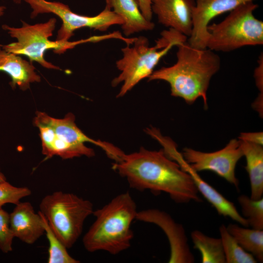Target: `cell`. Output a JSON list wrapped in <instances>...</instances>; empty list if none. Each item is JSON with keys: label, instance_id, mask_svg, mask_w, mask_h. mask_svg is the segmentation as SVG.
I'll use <instances>...</instances> for the list:
<instances>
[{"label": "cell", "instance_id": "6da1fadb", "mask_svg": "<svg viewBox=\"0 0 263 263\" xmlns=\"http://www.w3.org/2000/svg\"><path fill=\"white\" fill-rule=\"evenodd\" d=\"M112 169L125 178L131 188L167 193L177 203L202 201L199 192L188 173L163 150H139L123 155Z\"/></svg>", "mask_w": 263, "mask_h": 263}, {"label": "cell", "instance_id": "7a4b0ae2", "mask_svg": "<svg viewBox=\"0 0 263 263\" xmlns=\"http://www.w3.org/2000/svg\"><path fill=\"white\" fill-rule=\"evenodd\" d=\"M177 47L176 62L153 71L149 81H166L170 86L171 95L183 98L188 104L201 97L207 109V91L211 78L220 69V57L207 48L199 50L191 47L187 40Z\"/></svg>", "mask_w": 263, "mask_h": 263}, {"label": "cell", "instance_id": "3957f363", "mask_svg": "<svg viewBox=\"0 0 263 263\" xmlns=\"http://www.w3.org/2000/svg\"><path fill=\"white\" fill-rule=\"evenodd\" d=\"M137 212L136 203L128 191L94 211L95 220L82 240L86 250L116 255L128 249L133 237L131 225Z\"/></svg>", "mask_w": 263, "mask_h": 263}, {"label": "cell", "instance_id": "277c9868", "mask_svg": "<svg viewBox=\"0 0 263 263\" xmlns=\"http://www.w3.org/2000/svg\"><path fill=\"white\" fill-rule=\"evenodd\" d=\"M75 119L71 113L63 118L57 119L43 112L36 113L34 124L39 129L42 153L46 159L55 155L63 159L94 156L93 149L85 145L86 142H90L101 148L115 162L121 160L124 154L122 150L110 143L90 138L77 127Z\"/></svg>", "mask_w": 263, "mask_h": 263}, {"label": "cell", "instance_id": "5b68a950", "mask_svg": "<svg viewBox=\"0 0 263 263\" xmlns=\"http://www.w3.org/2000/svg\"><path fill=\"white\" fill-rule=\"evenodd\" d=\"M161 37L155 44L149 46L148 38L144 36L135 38L132 44L121 49L123 56L116 62L120 73L112 82L116 86L122 84L117 97H122L140 81L148 78L160 59L175 46L187 40L188 37L171 28L161 33Z\"/></svg>", "mask_w": 263, "mask_h": 263}, {"label": "cell", "instance_id": "8992f818", "mask_svg": "<svg viewBox=\"0 0 263 263\" xmlns=\"http://www.w3.org/2000/svg\"><path fill=\"white\" fill-rule=\"evenodd\" d=\"M56 22V19L51 18L45 22L34 25L22 21V26L18 28L3 25L2 29L17 41L2 45V49L16 55L25 56L30 61L37 62L47 69L60 70L59 67L46 60L44 54L46 51L53 50L54 53L60 54L80 44L114 38L112 33L74 41H52L49 38L53 35Z\"/></svg>", "mask_w": 263, "mask_h": 263}, {"label": "cell", "instance_id": "52a82bcc", "mask_svg": "<svg viewBox=\"0 0 263 263\" xmlns=\"http://www.w3.org/2000/svg\"><path fill=\"white\" fill-rule=\"evenodd\" d=\"M258 7L253 1L244 2L231 11L221 22L208 25L207 48L229 52L245 46L262 45L263 22L253 14Z\"/></svg>", "mask_w": 263, "mask_h": 263}, {"label": "cell", "instance_id": "ba28073f", "mask_svg": "<svg viewBox=\"0 0 263 263\" xmlns=\"http://www.w3.org/2000/svg\"><path fill=\"white\" fill-rule=\"evenodd\" d=\"M39 212L67 248L72 247L81 235L85 221L94 212L89 200L61 191L44 196Z\"/></svg>", "mask_w": 263, "mask_h": 263}, {"label": "cell", "instance_id": "9c48e42d", "mask_svg": "<svg viewBox=\"0 0 263 263\" xmlns=\"http://www.w3.org/2000/svg\"><path fill=\"white\" fill-rule=\"evenodd\" d=\"M32 9L31 18L39 14L53 13L62 20L61 27L57 32V40L68 41L74 31L81 28L88 27L100 31H105L114 25H121V18L112 9H105L94 16L79 15L73 12L63 3L46 0H24Z\"/></svg>", "mask_w": 263, "mask_h": 263}, {"label": "cell", "instance_id": "30bf717a", "mask_svg": "<svg viewBox=\"0 0 263 263\" xmlns=\"http://www.w3.org/2000/svg\"><path fill=\"white\" fill-rule=\"evenodd\" d=\"M182 155L196 172L211 171L239 188L235 168L239 160L244 156L239 139H232L224 148L214 152H205L185 148Z\"/></svg>", "mask_w": 263, "mask_h": 263}, {"label": "cell", "instance_id": "8fae6325", "mask_svg": "<svg viewBox=\"0 0 263 263\" xmlns=\"http://www.w3.org/2000/svg\"><path fill=\"white\" fill-rule=\"evenodd\" d=\"M135 220L157 225L165 233L170 246L169 263H193L194 257L190 249L183 226L166 212L150 208L138 211Z\"/></svg>", "mask_w": 263, "mask_h": 263}, {"label": "cell", "instance_id": "7c38bea8", "mask_svg": "<svg viewBox=\"0 0 263 263\" xmlns=\"http://www.w3.org/2000/svg\"><path fill=\"white\" fill-rule=\"evenodd\" d=\"M254 0H196L192 15L191 34L188 38L189 45L195 49H207L209 34V22L218 16L230 12L244 2Z\"/></svg>", "mask_w": 263, "mask_h": 263}, {"label": "cell", "instance_id": "4fadbf2b", "mask_svg": "<svg viewBox=\"0 0 263 263\" xmlns=\"http://www.w3.org/2000/svg\"><path fill=\"white\" fill-rule=\"evenodd\" d=\"M195 4L194 0H152L151 10L160 23L188 38Z\"/></svg>", "mask_w": 263, "mask_h": 263}, {"label": "cell", "instance_id": "5bb4252c", "mask_svg": "<svg viewBox=\"0 0 263 263\" xmlns=\"http://www.w3.org/2000/svg\"><path fill=\"white\" fill-rule=\"evenodd\" d=\"M9 214L10 226L14 238L29 244H34L44 234L41 215L28 202H19Z\"/></svg>", "mask_w": 263, "mask_h": 263}, {"label": "cell", "instance_id": "9a60e30c", "mask_svg": "<svg viewBox=\"0 0 263 263\" xmlns=\"http://www.w3.org/2000/svg\"><path fill=\"white\" fill-rule=\"evenodd\" d=\"M175 161L183 170L189 174L198 192L215 208L219 215L229 217L242 226H249L247 220L238 212L234 204L204 180L185 161L182 154L176 157Z\"/></svg>", "mask_w": 263, "mask_h": 263}, {"label": "cell", "instance_id": "2e32d148", "mask_svg": "<svg viewBox=\"0 0 263 263\" xmlns=\"http://www.w3.org/2000/svg\"><path fill=\"white\" fill-rule=\"evenodd\" d=\"M106 7L113 9L121 18V28L127 38L134 33L152 30L154 28V23L142 14L138 0H108Z\"/></svg>", "mask_w": 263, "mask_h": 263}, {"label": "cell", "instance_id": "e0dca14e", "mask_svg": "<svg viewBox=\"0 0 263 263\" xmlns=\"http://www.w3.org/2000/svg\"><path fill=\"white\" fill-rule=\"evenodd\" d=\"M0 71L11 77L10 84L13 88L17 85L24 91L29 88L31 83L40 81V77L36 73L31 61L3 49H0Z\"/></svg>", "mask_w": 263, "mask_h": 263}, {"label": "cell", "instance_id": "ac0fdd59", "mask_svg": "<svg viewBox=\"0 0 263 263\" xmlns=\"http://www.w3.org/2000/svg\"><path fill=\"white\" fill-rule=\"evenodd\" d=\"M240 141L243 155L246 160L245 169L250 183V198L259 199L262 198L263 194V146L242 140Z\"/></svg>", "mask_w": 263, "mask_h": 263}, {"label": "cell", "instance_id": "d6986e66", "mask_svg": "<svg viewBox=\"0 0 263 263\" xmlns=\"http://www.w3.org/2000/svg\"><path fill=\"white\" fill-rule=\"evenodd\" d=\"M226 227L228 232L245 251L251 253L257 262L263 263V230L247 228L234 224H230Z\"/></svg>", "mask_w": 263, "mask_h": 263}, {"label": "cell", "instance_id": "ffe728a7", "mask_svg": "<svg viewBox=\"0 0 263 263\" xmlns=\"http://www.w3.org/2000/svg\"><path fill=\"white\" fill-rule=\"evenodd\" d=\"M194 248L199 251L202 263H226L221 238L205 235L195 230L191 233Z\"/></svg>", "mask_w": 263, "mask_h": 263}, {"label": "cell", "instance_id": "44dd1931", "mask_svg": "<svg viewBox=\"0 0 263 263\" xmlns=\"http://www.w3.org/2000/svg\"><path fill=\"white\" fill-rule=\"evenodd\" d=\"M226 263H256L257 261L250 253L245 251L228 232L226 226L219 227Z\"/></svg>", "mask_w": 263, "mask_h": 263}, {"label": "cell", "instance_id": "7402d4cb", "mask_svg": "<svg viewBox=\"0 0 263 263\" xmlns=\"http://www.w3.org/2000/svg\"><path fill=\"white\" fill-rule=\"evenodd\" d=\"M41 216L44 233L49 243L48 263H79L80 261L72 257L67 251V248L58 238L51 227L45 217L38 211Z\"/></svg>", "mask_w": 263, "mask_h": 263}, {"label": "cell", "instance_id": "603a6c76", "mask_svg": "<svg viewBox=\"0 0 263 263\" xmlns=\"http://www.w3.org/2000/svg\"><path fill=\"white\" fill-rule=\"evenodd\" d=\"M244 217L252 228L263 230V198L255 200L242 194L237 199Z\"/></svg>", "mask_w": 263, "mask_h": 263}, {"label": "cell", "instance_id": "cb8c5ba5", "mask_svg": "<svg viewBox=\"0 0 263 263\" xmlns=\"http://www.w3.org/2000/svg\"><path fill=\"white\" fill-rule=\"evenodd\" d=\"M31 190L27 187H18L6 181L0 183V207L6 204L16 205L23 198L30 196Z\"/></svg>", "mask_w": 263, "mask_h": 263}, {"label": "cell", "instance_id": "d4e9b609", "mask_svg": "<svg viewBox=\"0 0 263 263\" xmlns=\"http://www.w3.org/2000/svg\"><path fill=\"white\" fill-rule=\"evenodd\" d=\"M14 237L10 226L9 214L0 207V249L5 253L12 250Z\"/></svg>", "mask_w": 263, "mask_h": 263}, {"label": "cell", "instance_id": "484cf974", "mask_svg": "<svg viewBox=\"0 0 263 263\" xmlns=\"http://www.w3.org/2000/svg\"><path fill=\"white\" fill-rule=\"evenodd\" d=\"M239 139L259 145H263V133L262 132H242Z\"/></svg>", "mask_w": 263, "mask_h": 263}, {"label": "cell", "instance_id": "4316f807", "mask_svg": "<svg viewBox=\"0 0 263 263\" xmlns=\"http://www.w3.org/2000/svg\"><path fill=\"white\" fill-rule=\"evenodd\" d=\"M258 66L256 68L254 72V77L256 80L257 88L260 91L261 94H263V53L261 54L258 60Z\"/></svg>", "mask_w": 263, "mask_h": 263}, {"label": "cell", "instance_id": "83f0119b", "mask_svg": "<svg viewBox=\"0 0 263 263\" xmlns=\"http://www.w3.org/2000/svg\"><path fill=\"white\" fill-rule=\"evenodd\" d=\"M138 2L142 14L146 19L151 21L153 14L151 10L152 0H138Z\"/></svg>", "mask_w": 263, "mask_h": 263}, {"label": "cell", "instance_id": "f1b7e54d", "mask_svg": "<svg viewBox=\"0 0 263 263\" xmlns=\"http://www.w3.org/2000/svg\"><path fill=\"white\" fill-rule=\"evenodd\" d=\"M6 181V178L4 174L0 170V183Z\"/></svg>", "mask_w": 263, "mask_h": 263}, {"label": "cell", "instance_id": "f546056e", "mask_svg": "<svg viewBox=\"0 0 263 263\" xmlns=\"http://www.w3.org/2000/svg\"><path fill=\"white\" fill-rule=\"evenodd\" d=\"M5 9L6 7L5 6L0 5V17L4 14Z\"/></svg>", "mask_w": 263, "mask_h": 263}, {"label": "cell", "instance_id": "4dcf8cb0", "mask_svg": "<svg viewBox=\"0 0 263 263\" xmlns=\"http://www.w3.org/2000/svg\"><path fill=\"white\" fill-rule=\"evenodd\" d=\"M14 2H15L16 3H19L21 2V0H13Z\"/></svg>", "mask_w": 263, "mask_h": 263}, {"label": "cell", "instance_id": "1f68e13d", "mask_svg": "<svg viewBox=\"0 0 263 263\" xmlns=\"http://www.w3.org/2000/svg\"><path fill=\"white\" fill-rule=\"evenodd\" d=\"M108 0H106V2H107L108 1Z\"/></svg>", "mask_w": 263, "mask_h": 263}]
</instances>
